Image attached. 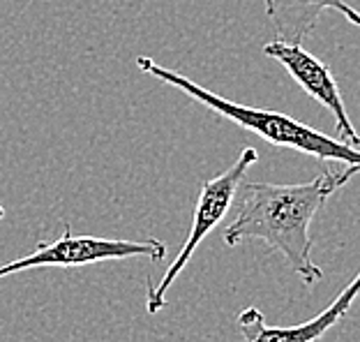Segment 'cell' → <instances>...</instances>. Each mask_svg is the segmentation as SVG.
Segmentation results:
<instances>
[{"label": "cell", "mask_w": 360, "mask_h": 342, "mask_svg": "<svg viewBox=\"0 0 360 342\" xmlns=\"http://www.w3.org/2000/svg\"><path fill=\"white\" fill-rule=\"evenodd\" d=\"M360 171V165L328 167L314 181L296 185L275 183H240L238 210L224 227L222 239L229 248L243 241H264L277 250L298 278L312 287L323 280V271L312 259V227L316 213L326 206L340 187H345Z\"/></svg>", "instance_id": "cell-1"}, {"label": "cell", "mask_w": 360, "mask_h": 342, "mask_svg": "<svg viewBox=\"0 0 360 342\" xmlns=\"http://www.w3.org/2000/svg\"><path fill=\"white\" fill-rule=\"evenodd\" d=\"M139 70H143L146 75L155 77L158 81L178 88L180 93H185L187 97H192L194 102L208 107L212 113L222 116L226 120H231L238 127L255 132L264 141L280 146V148H291L305 156H312L321 162H342V165H360V151L351 148L345 141L333 139V137L319 132V129L309 127L300 120L286 116L282 111H268V109H257V107H245V104H236L226 97L217 95L203 88L199 84H194L192 79L183 77L180 72L167 70L158 65L148 56H139L136 58Z\"/></svg>", "instance_id": "cell-2"}, {"label": "cell", "mask_w": 360, "mask_h": 342, "mask_svg": "<svg viewBox=\"0 0 360 342\" xmlns=\"http://www.w3.org/2000/svg\"><path fill=\"white\" fill-rule=\"evenodd\" d=\"M257 162H259L257 148H243L238 160H236L231 167L201 185L199 199H196V206H194L190 234H187L183 248H180V252L176 255V262L169 264V268L158 284L150 278L146 280V310H148V315H158L160 310H165L167 291L171 289V284L178 280V275L190 264V259L196 252V248H199V243H203V239L224 220V215L229 213V208H231V203L236 199L238 185L245 181V174L250 171V167L257 165Z\"/></svg>", "instance_id": "cell-3"}, {"label": "cell", "mask_w": 360, "mask_h": 342, "mask_svg": "<svg viewBox=\"0 0 360 342\" xmlns=\"http://www.w3.org/2000/svg\"><path fill=\"white\" fill-rule=\"evenodd\" d=\"M167 255V243L158 239L118 241L100 239V236H77L70 224H65L63 234L56 241L37 243V248L30 255L0 266V280L21 271H32V268H79L132 257H146L150 262H165Z\"/></svg>", "instance_id": "cell-4"}, {"label": "cell", "mask_w": 360, "mask_h": 342, "mask_svg": "<svg viewBox=\"0 0 360 342\" xmlns=\"http://www.w3.org/2000/svg\"><path fill=\"white\" fill-rule=\"evenodd\" d=\"M264 53L268 58L280 63L302 91L330 113L335 118V129H338V134L342 137V141L351 146V148H360V139L349 120L340 86H338V81H335L328 65L314 58L309 51H305L300 42L273 39V42H268L264 46Z\"/></svg>", "instance_id": "cell-5"}, {"label": "cell", "mask_w": 360, "mask_h": 342, "mask_svg": "<svg viewBox=\"0 0 360 342\" xmlns=\"http://www.w3.org/2000/svg\"><path fill=\"white\" fill-rule=\"evenodd\" d=\"M360 287V275H354L351 282L340 291L333 303L314 315L312 319L296 324V327H270L259 308H245L238 315V329L248 342H316L328 333L335 324H340L349 315Z\"/></svg>", "instance_id": "cell-6"}, {"label": "cell", "mask_w": 360, "mask_h": 342, "mask_svg": "<svg viewBox=\"0 0 360 342\" xmlns=\"http://www.w3.org/2000/svg\"><path fill=\"white\" fill-rule=\"evenodd\" d=\"M264 7L270 26L282 42H302L314 30L323 10L340 12L351 26L360 23V14L345 0H264Z\"/></svg>", "instance_id": "cell-7"}, {"label": "cell", "mask_w": 360, "mask_h": 342, "mask_svg": "<svg viewBox=\"0 0 360 342\" xmlns=\"http://www.w3.org/2000/svg\"><path fill=\"white\" fill-rule=\"evenodd\" d=\"M5 217V208L3 206H0V220H3Z\"/></svg>", "instance_id": "cell-8"}]
</instances>
